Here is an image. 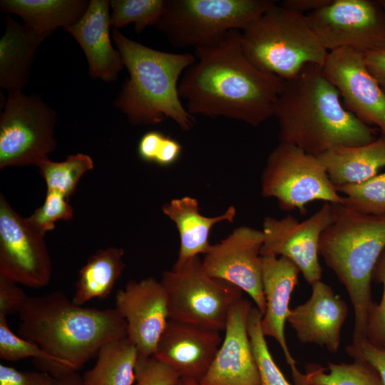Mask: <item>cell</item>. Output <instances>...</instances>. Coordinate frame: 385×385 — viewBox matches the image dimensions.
I'll return each instance as SVG.
<instances>
[{
	"mask_svg": "<svg viewBox=\"0 0 385 385\" xmlns=\"http://www.w3.org/2000/svg\"><path fill=\"white\" fill-rule=\"evenodd\" d=\"M195 50L196 61L183 73L178 86L191 115L224 117L253 127L274 115L284 80L250 63L242 51L240 31Z\"/></svg>",
	"mask_w": 385,
	"mask_h": 385,
	"instance_id": "obj_1",
	"label": "cell"
},
{
	"mask_svg": "<svg viewBox=\"0 0 385 385\" xmlns=\"http://www.w3.org/2000/svg\"><path fill=\"white\" fill-rule=\"evenodd\" d=\"M341 100L320 66L307 65L284 80L274 115L279 142L318 156L334 148L374 141V130L349 111Z\"/></svg>",
	"mask_w": 385,
	"mask_h": 385,
	"instance_id": "obj_2",
	"label": "cell"
},
{
	"mask_svg": "<svg viewBox=\"0 0 385 385\" xmlns=\"http://www.w3.org/2000/svg\"><path fill=\"white\" fill-rule=\"evenodd\" d=\"M18 314L19 335L74 371L106 344L127 337L125 321L115 308L78 305L61 291L29 297Z\"/></svg>",
	"mask_w": 385,
	"mask_h": 385,
	"instance_id": "obj_3",
	"label": "cell"
},
{
	"mask_svg": "<svg viewBox=\"0 0 385 385\" xmlns=\"http://www.w3.org/2000/svg\"><path fill=\"white\" fill-rule=\"evenodd\" d=\"M112 38L129 75L115 107L133 125H154L171 119L182 130H190L195 120L181 102L178 86L183 73L196 61L195 56L155 50L117 29L113 30Z\"/></svg>",
	"mask_w": 385,
	"mask_h": 385,
	"instance_id": "obj_4",
	"label": "cell"
},
{
	"mask_svg": "<svg viewBox=\"0 0 385 385\" xmlns=\"http://www.w3.org/2000/svg\"><path fill=\"white\" fill-rule=\"evenodd\" d=\"M334 220L323 232L319 253L344 286L354 313L352 340L366 339L374 305L372 275L385 249V215L355 211L332 204Z\"/></svg>",
	"mask_w": 385,
	"mask_h": 385,
	"instance_id": "obj_5",
	"label": "cell"
},
{
	"mask_svg": "<svg viewBox=\"0 0 385 385\" xmlns=\"http://www.w3.org/2000/svg\"><path fill=\"white\" fill-rule=\"evenodd\" d=\"M240 41L255 67L283 80L309 64L322 67L329 53L307 15L277 3L240 31Z\"/></svg>",
	"mask_w": 385,
	"mask_h": 385,
	"instance_id": "obj_6",
	"label": "cell"
},
{
	"mask_svg": "<svg viewBox=\"0 0 385 385\" xmlns=\"http://www.w3.org/2000/svg\"><path fill=\"white\" fill-rule=\"evenodd\" d=\"M272 0H165L156 26L175 47L214 45L230 31H242L270 9Z\"/></svg>",
	"mask_w": 385,
	"mask_h": 385,
	"instance_id": "obj_7",
	"label": "cell"
},
{
	"mask_svg": "<svg viewBox=\"0 0 385 385\" xmlns=\"http://www.w3.org/2000/svg\"><path fill=\"white\" fill-rule=\"evenodd\" d=\"M168 297L170 319L206 329L225 331L229 312L242 292L210 276L196 257L163 272L160 280Z\"/></svg>",
	"mask_w": 385,
	"mask_h": 385,
	"instance_id": "obj_8",
	"label": "cell"
},
{
	"mask_svg": "<svg viewBox=\"0 0 385 385\" xmlns=\"http://www.w3.org/2000/svg\"><path fill=\"white\" fill-rule=\"evenodd\" d=\"M260 185L262 197L276 199L285 211L302 212L317 200L344 203L319 159L285 143L279 142L268 155Z\"/></svg>",
	"mask_w": 385,
	"mask_h": 385,
	"instance_id": "obj_9",
	"label": "cell"
},
{
	"mask_svg": "<svg viewBox=\"0 0 385 385\" xmlns=\"http://www.w3.org/2000/svg\"><path fill=\"white\" fill-rule=\"evenodd\" d=\"M56 111L37 94L9 92L0 116V168L37 166L56 146Z\"/></svg>",
	"mask_w": 385,
	"mask_h": 385,
	"instance_id": "obj_10",
	"label": "cell"
},
{
	"mask_svg": "<svg viewBox=\"0 0 385 385\" xmlns=\"http://www.w3.org/2000/svg\"><path fill=\"white\" fill-rule=\"evenodd\" d=\"M307 17L329 52L347 48L365 53L385 48V10L378 0H332Z\"/></svg>",
	"mask_w": 385,
	"mask_h": 385,
	"instance_id": "obj_11",
	"label": "cell"
},
{
	"mask_svg": "<svg viewBox=\"0 0 385 385\" xmlns=\"http://www.w3.org/2000/svg\"><path fill=\"white\" fill-rule=\"evenodd\" d=\"M44 235L0 195V277L32 288L46 286L52 267Z\"/></svg>",
	"mask_w": 385,
	"mask_h": 385,
	"instance_id": "obj_12",
	"label": "cell"
},
{
	"mask_svg": "<svg viewBox=\"0 0 385 385\" xmlns=\"http://www.w3.org/2000/svg\"><path fill=\"white\" fill-rule=\"evenodd\" d=\"M333 220L332 206L327 202L302 222L290 215L280 219L266 217L262 223L264 242L261 255L289 259L312 286L322 279L319 243L322 234Z\"/></svg>",
	"mask_w": 385,
	"mask_h": 385,
	"instance_id": "obj_13",
	"label": "cell"
},
{
	"mask_svg": "<svg viewBox=\"0 0 385 385\" xmlns=\"http://www.w3.org/2000/svg\"><path fill=\"white\" fill-rule=\"evenodd\" d=\"M263 242L262 230L240 226L220 242L211 245L202 260L203 269L210 276L247 294L262 315L265 311L261 255Z\"/></svg>",
	"mask_w": 385,
	"mask_h": 385,
	"instance_id": "obj_14",
	"label": "cell"
},
{
	"mask_svg": "<svg viewBox=\"0 0 385 385\" xmlns=\"http://www.w3.org/2000/svg\"><path fill=\"white\" fill-rule=\"evenodd\" d=\"M340 94L344 107L385 137V91L369 71L364 53L343 48L329 52L322 66Z\"/></svg>",
	"mask_w": 385,
	"mask_h": 385,
	"instance_id": "obj_15",
	"label": "cell"
},
{
	"mask_svg": "<svg viewBox=\"0 0 385 385\" xmlns=\"http://www.w3.org/2000/svg\"><path fill=\"white\" fill-rule=\"evenodd\" d=\"M125 319L128 339L140 356H153L169 318L168 297L160 281L130 280L115 294V307Z\"/></svg>",
	"mask_w": 385,
	"mask_h": 385,
	"instance_id": "obj_16",
	"label": "cell"
},
{
	"mask_svg": "<svg viewBox=\"0 0 385 385\" xmlns=\"http://www.w3.org/2000/svg\"><path fill=\"white\" fill-rule=\"evenodd\" d=\"M252 307L243 297L232 306L222 343L199 385H260L247 329Z\"/></svg>",
	"mask_w": 385,
	"mask_h": 385,
	"instance_id": "obj_17",
	"label": "cell"
},
{
	"mask_svg": "<svg viewBox=\"0 0 385 385\" xmlns=\"http://www.w3.org/2000/svg\"><path fill=\"white\" fill-rule=\"evenodd\" d=\"M222 341L220 332L169 319L153 356L174 369L180 379L198 383Z\"/></svg>",
	"mask_w": 385,
	"mask_h": 385,
	"instance_id": "obj_18",
	"label": "cell"
},
{
	"mask_svg": "<svg viewBox=\"0 0 385 385\" xmlns=\"http://www.w3.org/2000/svg\"><path fill=\"white\" fill-rule=\"evenodd\" d=\"M262 286L265 311L261 327L265 337L276 340L289 366L296 385H302L303 375L297 367L285 337V324L290 312L292 293L298 285L300 270L289 259L274 255L262 256Z\"/></svg>",
	"mask_w": 385,
	"mask_h": 385,
	"instance_id": "obj_19",
	"label": "cell"
},
{
	"mask_svg": "<svg viewBox=\"0 0 385 385\" xmlns=\"http://www.w3.org/2000/svg\"><path fill=\"white\" fill-rule=\"evenodd\" d=\"M348 314L346 302L331 287L319 281L312 285L309 299L290 309L287 322L301 342L316 344L336 354Z\"/></svg>",
	"mask_w": 385,
	"mask_h": 385,
	"instance_id": "obj_20",
	"label": "cell"
},
{
	"mask_svg": "<svg viewBox=\"0 0 385 385\" xmlns=\"http://www.w3.org/2000/svg\"><path fill=\"white\" fill-rule=\"evenodd\" d=\"M110 1L91 0L81 19L66 28L81 46L87 59L89 76L111 82L124 67L120 54L111 41Z\"/></svg>",
	"mask_w": 385,
	"mask_h": 385,
	"instance_id": "obj_21",
	"label": "cell"
},
{
	"mask_svg": "<svg viewBox=\"0 0 385 385\" xmlns=\"http://www.w3.org/2000/svg\"><path fill=\"white\" fill-rule=\"evenodd\" d=\"M162 211L175 224L180 237V248L175 265H181L200 255H205L211 245L212 227L220 222H233L236 209L230 206L220 215L205 217L200 214L197 199L185 196L165 203Z\"/></svg>",
	"mask_w": 385,
	"mask_h": 385,
	"instance_id": "obj_22",
	"label": "cell"
},
{
	"mask_svg": "<svg viewBox=\"0 0 385 385\" xmlns=\"http://www.w3.org/2000/svg\"><path fill=\"white\" fill-rule=\"evenodd\" d=\"M0 39V86L22 91L27 85L36 51L51 34L38 33L8 16Z\"/></svg>",
	"mask_w": 385,
	"mask_h": 385,
	"instance_id": "obj_23",
	"label": "cell"
},
{
	"mask_svg": "<svg viewBox=\"0 0 385 385\" xmlns=\"http://www.w3.org/2000/svg\"><path fill=\"white\" fill-rule=\"evenodd\" d=\"M317 157L335 188L359 184L385 166V137L365 145L334 148Z\"/></svg>",
	"mask_w": 385,
	"mask_h": 385,
	"instance_id": "obj_24",
	"label": "cell"
},
{
	"mask_svg": "<svg viewBox=\"0 0 385 385\" xmlns=\"http://www.w3.org/2000/svg\"><path fill=\"white\" fill-rule=\"evenodd\" d=\"M86 0H1L0 8L6 14L20 16L26 26L38 33L52 34L76 24L85 14Z\"/></svg>",
	"mask_w": 385,
	"mask_h": 385,
	"instance_id": "obj_25",
	"label": "cell"
},
{
	"mask_svg": "<svg viewBox=\"0 0 385 385\" xmlns=\"http://www.w3.org/2000/svg\"><path fill=\"white\" fill-rule=\"evenodd\" d=\"M124 250L108 247L91 255L81 267L72 298L83 305L93 299H105L112 292L125 268Z\"/></svg>",
	"mask_w": 385,
	"mask_h": 385,
	"instance_id": "obj_26",
	"label": "cell"
},
{
	"mask_svg": "<svg viewBox=\"0 0 385 385\" xmlns=\"http://www.w3.org/2000/svg\"><path fill=\"white\" fill-rule=\"evenodd\" d=\"M95 365L81 376L83 385H133L138 358L136 347L127 337L103 345Z\"/></svg>",
	"mask_w": 385,
	"mask_h": 385,
	"instance_id": "obj_27",
	"label": "cell"
},
{
	"mask_svg": "<svg viewBox=\"0 0 385 385\" xmlns=\"http://www.w3.org/2000/svg\"><path fill=\"white\" fill-rule=\"evenodd\" d=\"M304 385H384L377 372L364 361L329 362L324 368L317 364L306 366Z\"/></svg>",
	"mask_w": 385,
	"mask_h": 385,
	"instance_id": "obj_28",
	"label": "cell"
},
{
	"mask_svg": "<svg viewBox=\"0 0 385 385\" xmlns=\"http://www.w3.org/2000/svg\"><path fill=\"white\" fill-rule=\"evenodd\" d=\"M37 167L45 180L46 191L59 193L68 199L81 177L93 168V161L89 155L78 153L61 162L46 158Z\"/></svg>",
	"mask_w": 385,
	"mask_h": 385,
	"instance_id": "obj_29",
	"label": "cell"
},
{
	"mask_svg": "<svg viewBox=\"0 0 385 385\" xmlns=\"http://www.w3.org/2000/svg\"><path fill=\"white\" fill-rule=\"evenodd\" d=\"M111 26L118 29L129 24H135V31L141 33L148 26H157L165 6V0H112Z\"/></svg>",
	"mask_w": 385,
	"mask_h": 385,
	"instance_id": "obj_30",
	"label": "cell"
},
{
	"mask_svg": "<svg viewBox=\"0 0 385 385\" xmlns=\"http://www.w3.org/2000/svg\"><path fill=\"white\" fill-rule=\"evenodd\" d=\"M344 195V205L361 213L385 215V172L367 180L336 188Z\"/></svg>",
	"mask_w": 385,
	"mask_h": 385,
	"instance_id": "obj_31",
	"label": "cell"
},
{
	"mask_svg": "<svg viewBox=\"0 0 385 385\" xmlns=\"http://www.w3.org/2000/svg\"><path fill=\"white\" fill-rule=\"evenodd\" d=\"M262 314L253 306L247 322L250 340L256 361L260 385H292L275 363L261 327Z\"/></svg>",
	"mask_w": 385,
	"mask_h": 385,
	"instance_id": "obj_32",
	"label": "cell"
},
{
	"mask_svg": "<svg viewBox=\"0 0 385 385\" xmlns=\"http://www.w3.org/2000/svg\"><path fill=\"white\" fill-rule=\"evenodd\" d=\"M7 318L0 317V358L17 361L26 358L57 364L58 361L36 343L15 334L10 329Z\"/></svg>",
	"mask_w": 385,
	"mask_h": 385,
	"instance_id": "obj_33",
	"label": "cell"
},
{
	"mask_svg": "<svg viewBox=\"0 0 385 385\" xmlns=\"http://www.w3.org/2000/svg\"><path fill=\"white\" fill-rule=\"evenodd\" d=\"M73 215V210L63 195L46 191L43 205L27 218L28 221L37 230L45 235L55 228V224L59 220H70Z\"/></svg>",
	"mask_w": 385,
	"mask_h": 385,
	"instance_id": "obj_34",
	"label": "cell"
},
{
	"mask_svg": "<svg viewBox=\"0 0 385 385\" xmlns=\"http://www.w3.org/2000/svg\"><path fill=\"white\" fill-rule=\"evenodd\" d=\"M182 146L178 141L159 131H154L145 140L143 154L145 162L167 167L180 158Z\"/></svg>",
	"mask_w": 385,
	"mask_h": 385,
	"instance_id": "obj_35",
	"label": "cell"
},
{
	"mask_svg": "<svg viewBox=\"0 0 385 385\" xmlns=\"http://www.w3.org/2000/svg\"><path fill=\"white\" fill-rule=\"evenodd\" d=\"M372 280L382 284L383 293L369 312L366 338L376 345H385V249L376 264Z\"/></svg>",
	"mask_w": 385,
	"mask_h": 385,
	"instance_id": "obj_36",
	"label": "cell"
},
{
	"mask_svg": "<svg viewBox=\"0 0 385 385\" xmlns=\"http://www.w3.org/2000/svg\"><path fill=\"white\" fill-rule=\"evenodd\" d=\"M178 374L154 356L138 355L135 367V385H178Z\"/></svg>",
	"mask_w": 385,
	"mask_h": 385,
	"instance_id": "obj_37",
	"label": "cell"
},
{
	"mask_svg": "<svg viewBox=\"0 0 385 385\" xmlns=\"http://www.w3.org/2000/svg\"><path fill=\"white\" fill-rule=\"evenodd\" d=\"M346 354L354 359L370 365L379 374L385 385V345H376L367 338L352 340L345 348Z\"/></svg>",
	"mask_w": 385,
	"mask_h": 385,
	"instance_id": "obj_38",
	"label": "cell"
},
{
	"mask_svg": "<svg viewBox=\"0 0 385 385\" xmlns=\"http://www.w3.org/2000/svg\"><path fill=\"white\" fill-rule=\"evenodd\" d=\"M0 385H59V382L44 371H22L1 364Z\"/></svg>",
	"mask_w": 385,
	"mask_h": 385,
	"instance_id": "obj_39",
	"label": "cell"
},
{
	"mask_svg": "<svg viewBox=\"0 0 385 385\" xmlns=\"http://www.w3.org/2000/svg\"><path fill=\"white\" fill-rule=\"evenodd\" d=\"M18 284L0 277V317L19 314L29 298Z\"/></svg>",
	"mask_w": 385,
	"mask_h": 385,
	"instance_id": "obj_40",
	"label": "cell"
},
{
	"mask_svg": "<svg viewBox=\"0 0 385 385\" xmlns=\"http://www.w3.org/2000/svg\"><path fill=\"white\" fill-rule=\"evenodd\" d=\"M366 66L385 91V48L364 53Z\"/></svg>",
	"mask_w": 385,
	"mask_h": 385,
	"instance_id": "obj_41",
	"label": "cell"
},
{
	"mask_svg": "<svg viewBox=\"0 0 385 385\" xmlns=\"http://www.w3.org/2000/svg\"><path fill=\"white\" fill-rule=\"evenodd\" d=\"M332 0H284L279 4L287 9L307 15L324 6Z\"/></svg>",
	"mask_w": 385,
	"mask_h": 385,
	"instance_id": "obj_42",
	"label": "cell"
},
{
	"mask_svg": "<svg viewBox=\"0 0 385 385\" xmlns=\"http://www.w3.org/2000/svg\"><path fill=\"white\" fill-rule=\"evenodd\" d=\"M53 376L58 379L59 385H83L81 376L78 371H64Z\"/></svg>",
	"mask_w": 385,
	"mask_h": 385,
	"instance_id": "obj_43",
	"label": "cell"
},
{
	"mask_svg": "<svg viewBox=\"0 0 385 385\" xmlns=\"http://www.w3.org/2000/svg\"><path fill=\"white\" fill-rule=\"evenodd\" d=\"M178 385H199L197 382L194 381L182 380L180 379Z\"/></svg>",
	"mask_w": 385,
	"mask_h": 385,
	"instance_id": "obj_44",
	"label": "cell"
},
{
	"mask_svg": "<svg viewBox=\"0 0 385 385\" xmlns=\"http://www.w3.org/2000/svg\"><path fill=\"white\" fill-rule=\"evenodd\" d=\"M380 4L382 6L384 9L385 10V0H378Z\"/></svg>",
	"mask_w": 385,
	"mask_h": 385,
	"instance_id": "obj_45",
	"label": "cell"
},
{
	"mask_svg": "<svg viewBox=\"0 0 385 385\" xmlns=\"http://www.w3.org/2000/svg\"></svg>",
	"mask_w": 385,
	"mask_h": 385,
	"instance_id": "obj_46",
	"label": "cell"
}]
</instances>
